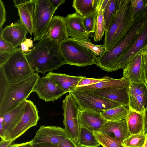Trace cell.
<instances>
[{
	"mask_svg": "<svg viewBox=\"0 0 147 147\" xmlns=\"http://www.w3.org/2000/svg\"><path fill=\"white\" fill-rule=\"evenodd\" d=\"M59 44L44 36L28 53L25 54L34 72L44 75L67 64L61 57Z\"/></svg>",
	"mask_w": 147,
	"mask_h": 147,
	"instance_id": "6da1fadb",
	"label": "cell"
},
{
	"mask_svg": "<svg viewBox=\"0 0 147 147\" xmlns=\"http://www.w3.org/2000/svg\"><path fill=\"white\" fill-rule=\"evenodd\" d=\"M134 22L126 36L114 47L97 57L95 64L108 72L117 71L120 59L135 41L147 23V6L135 16Z\"/></svg>",
	"mask_w": 147,
	"mask_h": 147,
	"instance_id": "7a4b0ae2",
	"label": "cell"
},
{
	"mask_svg": "<svg viewBox=\"0 0 147 147\" xmlns=\"http://www.w3.org/2000/svg\"><path fill=\"white\" fill-rule=\"evenodd\" d=\"M40 78L34 72L19 82L9 83L0 71V113L13 109L27 100Z\"/></svg>",
	"mask_w": 147,
	"mask_h": 147,
	"instance_id": "3957f363",
	"label": "cell"
},
{
	"mask_svg": "<svg viewBox=\"0 0 147 147\" xmlns=\"http://www.w3.org/2000/svg\"><path fill=\"white\" fill-rule=\"evenodd\" d=\"M131 0H116L115 14L108 31L105 33L104 45L110 50L123 39L135 21Z\"/></svg>",
	"mask_w": 147,
	"mask_h": 147,
	"instance_id": "277c9868",
	"label": "cell"
},
{
	"mask_svg": "<svg viewBox=\"0 0 147 147\" xmlns=\"http://www.w3.org/2000/svg\"><path fill=\"white\" fill-rule=\"evenodd\" d=\"M0 71L9 83L19 82L35 72L25 53L18 48L11 54L7 61L0 66Z\"/></svg>",
	"mask_w": 147,
	"mask_h": 147,
	"instance_id": "5b68a950",
	"label": "cell"
},
{
	"mask_svg": "<svg viewBox=\"0 0 147 147\" xmlns=\"http://www.w3.org/2000/svg\"><path fill=\"white\" fill-rule=\"evenodd\" d=\"M59 51L62 59L67 64L78 67L95 64L97 58L91 51L71 38L60 43Z\"/></svg>",
	"mask_w": 147,
	"mask_h": 147,
	"instance_id": "8992f818",
	"label": "cell"
},
{
	"mask_svg": "<svg viewBox=\"0 0 147 147\" xmlns=\"http://www.w3.org/2000/svg\"><path fill=\"white\" fill-rule=\"evenodd\" d=\"M34 5L33 17L34 41H38L44 36L57 9L50 0H32Z\"/></svg>",
	"mask_w": 147,
	"mask_h": 147,
	"instance_id": "52a82bcc",
	"label": "cell"
},
{
	"mask_svg": "<svg viewBox=\"0 0 147 147\" xmlns=\"http://www.w3.org/2000/svg\"><path fill=\"white\" fill-rule=\"evenodd\" d=\"M70 93L80 109L101 112L122 105L89 91L75 90Z\"/></svg>",
	"mask_w": 147,
	"mask_h": 147,
	"instance_id": "ba28073f",
	"label": "cell"
},
{
	"mask_svg": "<svg viewBox=\"0 0 147 147\" xmlns=\"http://www.w3.org/2000/svg\"><path fill=\"white\" fill-rule=\"evenodd\" d=\"M62 107L64 129L68 136L77 145L79 131L78 114L80 108L70 93L63 101Z\"/></svg>",
	"mask_w": 147,
	"mask_h": 147,
	"instance_id": "9c48e42d",
	"label": "cell"
},
{
	"mask_svg": "<svg viewBox=\"0 0 147 147\" xmlns=\"http://www.w3.org/2000/svg\"><path fill=\"white\" fill-rule=\"evenodd\" d=\"M39 118L36 105L32 101L26 100L24 112L22 117L5 139L14 141L30 128L36 126Z\"/></svg>",
	"mask_w": 147,
	"mask_h": 147,
	"instance_id": "30bf717a",
	"label": "cell"
},
{
	"mask_svg": "<svg viewBox=\"0 0 147 147\" xmlns=\"http://www.w3.org/2000/svg\"><path fill=\"white\" fill-rule=\"evenodd\" d=\"M39 98L46 102L58 99L66 93L50 78L46 76L40 78L33 90Z\"/></svg>",
	"mask_w": 147,
	"mask_h": 147,
	"instance_id": "8fae6325",
	"label": "cell"
},
{
	"mask_svg": "<svg viewBox=\"0 0 147 147\" xmlns=\"http://www.w3.org/2000/svg\"><path fill=\"white\" fill-rule=\"evenodd\" d=\"M68 136L65 129L59 126H40L33 138V144L49 143L59 145Z\"/></svg>",
	"mask_w": 147,
	"mask_h": 147,
	"instance_id": "7c38bea8",
	"label": "cell"
},
{
	"mask_svg": "<svg viewBox=\"0 0 147 147\" xmlns=\"http://www.w3.org/2000/svg\"><path fill=\"white\" fill-rule=\"evenodd\" d=\"M129 108L139 113L147 109V85L145 83H130L127 87Z\"/></svg>",
	"mask_w": 147,
	"mask_h": 147,
	"instance_id": "4fadbf2b",
	"label": "cell"
},
{
	"mask_svg": "<svg viewBox=\"0 0 147 147\" xmlns=\"http://www.w3.org/2000/svg\"><path fill=\"white\" fill-rule=\"evenodd\" d=\"M142 52L130 60L123 69L122 77L130 83L146 84Z\"/></svg>",
	"mask_w": 147,
	"mask_h": 147,
	"instance_id": "5bb4252c",
	"label": "cell"
},
{
	"mask_svg": "<svg viewBox=\"0 0 147 147\" xmlns=\"http://www.w3.org/2000/svg\"><path fill=\"white\" fill-rule=\"evenodd\" d=\"M28 32L20 20L6 26L4 29L0 28V36L15 48L20 45L24 41Z\"/></svg>",
	"mask_w": 147,
	"mask_h": 147,
	"instance_id": "9a60e30c",
	"label": "cell"
},
{
	"mask_svg": "<svg viewBox=\"0 0 147 147\" xmlns=\"http://www.w3.org/2000/svg\"><path fill=\"white\" fill-rule=\"evenodd\" d=\"M50 39L60 43L69 38L65 17L54 16L45 34Z\"/></svg>",
	"mask_w": 147,
	"mask_h": 147,
	"instance_id": "2e32d148",
	"label": "cell"
},
{
	"mask_svg": "<svg viewBox=\"0 0 147 147\" xmlns=\"http://www.w3.org/2000/svg\"><path fill=\"white\" fill-rule=\"evenodd\" d=\"M78 118L79 127H84L93 132H97L107 121L100 112L80 109L78 112Z\"/></svg>",
	"mask_w": 147,
	"mask_h": 147,
	"instance_id": "e0dca14e",
	"label": "cell"
},
{
	"mask_svg": "<svg viewBox=\"0 0 147 147\" xmlns=\"http://www.w3.org/2000/svg\"><path fill=\"white\" fill-rule=\"evenodd\" d=\"M68 35L74 39H84L88 38L90 34L86 30L83 17L75 12L65 17Z\"/></svg>",
	"mask_w": 147,
	"mask_h": 147,
	"instance_id": "ac0fdd59",
	"label": "cell"
},
{
	"mask_svg": "<svg viewBox=\"0 0 147 147\" xmlns=\"http://www.w3.org/2000/svg\"><path fill=\"white\" fill-rule=\"evenodd\" d=\"M97 132L122 141L130 135L126 119L118 121H107Z\"/></svg>",
	"mask_w": 147,
	"mask_h": 147,
	"instance_id": "d6986e66",
	"label": "cell"
},
{
	"mask_svg": "<svg viewBox=\"0 0 147 147\" xmlns=\"http://www.w3.org/2000/svg\"><path fill=\"white\" fill-rule=\"evenodd\" d=\"M147 46V23L132 45L120 59L117 67V70L123 69L126 64Z\"/></svg>",
	"mask_w": 147,
	"mask_h": 147,
	"instance_id": "ffe728a7",
	"label": "cell"
},
{
	"mask_svg": "<svg viewBox=\"0 0 147 147\" xmlns=\"http://www.w3.org/2000/svg\"><path fill=\"white\" fill-rule=\"evenodd\" d=\"M26 100L13 109L5 113H0V125L4 128L5 138L22 117L24 112Z\"/></svg>",
	"mask_w": 147,
	"mask_h": 147,
	"instance_id": "44dd1931",
	"label": "cell"
},
{
	"mask_svg": "<svg viewBox=\"0 0 147 147\" xmlns=\"http://www.w3.org/2000/svg\"><path fill=\"white\" fill-rule=\"evenodd\" d=\"M105 77V79L103 81L91 85L77 88L76 90L88 91L121 88L128 87L130 84L128 80L123 77L118 79L107 76Z\"/></svg>",
	"mask_w": 147,
	"mask_h": 147,
	"instance_id": "7402d4cb",
	"label": "cell"
},
{
	"mask_svg": "<svg viewBox=\"0 0 147 147\" xmlns=\"http://www.w3.org/2000/svg\"><path fill=\"white\" fill-rule=\"evenodd\" d=\"M46 76L50 78L66 93L76 90L84 76H76L49 72Z\"/></svg>",
	"mask_w": 147,
	"mask_h": 147,
	"instance_id": "603a6c76",
	"label": "cell"
},
{
	"mask_svg": "<svg viewBox=\"0 0 147 147\" xmlns=\"http://www.w3.org/2000/svg\"><path fill=\"white\" fill-rule=\"evenodd\" d=\"M127 87L88 91L99 96L129 107V98Z\"/></svg>",
	"mask_w": 147,
	"mask_h": 147,
	"instance_id": "cb8c5ba5",
	"label": "cell"
},
{
	"mask_svg": "<svg viewBox=\"0 0 147 147\" xmlns=\"http://www.w3.org/2000/svg\"><path fill=\"white\" fill-rule=\"evenodd\" d=\"M129 109L126 119L130 135L145 133L146 111L139 113Z\"/></svg>",
	"mask_w": 147,
	"mask_h": 147,
	"instance_id": "d4e9b609",
	"label": "cell"
},
{
	"mask_svg": "<svg viewBox=\"0 0 147 147\" xmlns=\"http://www.w3.org/2000/svg\"><path fill=\"white\" fill-rule=\"evenodd\" d=\"M32 0L16 6L20 20L28 32L32 35L34 34L33 17L34 10Z\"/></svg>",
	"mask_w": 147,
	"mask_h": 147,
	"instance_id": "484cf974",
	"label": "cell"
},
{
	"mask_svg": "<svg viewBox=\"0 0 147 147\" xmlns=\"http://www.w3.org/2000/svg\"><path fill=\"white\" fill-rule=\"evenodd\" d=\"M98 0H74L72 6L76 12L83 18L97 10Z\"/></svg>",
	"mask_w": 147,
	"mask_h": 147,
	"instance_id": "4316f807",
	"label": "cell"
},
{
	"mask_svg": "<svg viewBox=\"0 0 147 147\" xmlns=\"http://www.w3.org/2000/svg\"><path fill=\"white\" fill-rule=\"evenodd\" d=\"M77 145L78 147H99L100 144L93 132L80 127Z\"/></svg>",
	"mask_w": 147,
	"mask_h": 147,
	"instance_id": "83f0119b",
	"label": "cell"
},
{
	"mask_svg": "<svg viewBox=\"0 0 147 147\" xmlns=\"http://www.w3.org/2000/svg\"><path fill=\"white\" fill-rule=\"evenodd\" d=\"M121 105L111 108L100 112L103 117L107 121H118L125 119L128 114L129 109Z\"/></svg>",
	"mask_w": 147,
	"mask_h": 147,
	"instance_id": "f1b7e54d",
	"label": "cell"
},
{
	"mask_svg": "<svg viewBox=\"0 0 147 147\" xmlns=\"http://www.w3.org/2000/svg\"><path fill=\"white\" fill-rule=\"evenodd\" d=\"M101 3L102 0H98V15L94 38V41L96 42L102 39L105 32V22Z\"/></svg>",
	"mask_w": 147,
	"mask_h": 147,
	"instance_id": "f546056e",
	"label": "cell"
},
{
	"mask_svg": "<svg viewBox=\"0 0 147 147\" xmlns=\"http://www.w3.org/2000/svg\"><path fill=\"white\" fill-rule=\"evenodd\" d=\"M96 138L103 147H124L123 141L119 140L106 134L98 132H93Z\"/></svg>",
	"mask_w": 147,
	"mask_h": 147,
	"instance_id": "4dcf8cb0",
	"label": "cell"
},
{
	"mask_svg": "<svg viewBox=\"0 0 147 147\" xmlns=\"http://www.w3.org/2000/svg\"><path fill=\"white\" fill-rule=\"evenodd\" d=\"M116 0H109L104 10L105 32L108 30L114 16L116 9Z\"/></svg>",
	"mask_w": 147,
	"mask_h": 147,
	"instance_id": "1f68e13d",
	"label": "cell"
},
{
	"mask_svg": "<svg viewBox=\"0 0 147 147\" xmlns=\"http://www.w3.org/2000/svg\"><path fill=\"white\" fill-rule=\"evenodd\" d=\"M71 38L80 45L91 51L97 56H102L106 51L105 45H97L94 44L92 42L89 38L82 40Z\"/></svg>",
	"mask_w": 147,
	"mask_h": 147,
	"instance_id": "d6a6232c",
	"label": "cell"
},
{
	"mask_svg": "<svg viewBox=\"0 0 147 147\" xmlns=\"http://www.w3.org/2000/svg\"><path fill=\"white\" fill-rule=\"evenodd\" d=\"M145 139V133L130 135L123 142L124 147H143Z\"/></svg>",
	"mask_w": 147,
	"mask_h": 147,
	"instance_id": "836d02e7",
	"label": "cell"
},
{
	"mask_svg": "<svg viewBox=\"0 0 147 147\" xmlns=\"http://www.w3.org/2000/svg\"><path fill=\"white\" fill-rule=\"evenodd\" d=\"M98 15V10L83 18L84 26L87 32L90 34L95 32Z\"/></svg>",
	"mask_w": 147,
	"mask_h": 147,
	"instance_id": "e575fe53",
	"label": "cell"
},
{
	"mask_svg": "<svg viewBox=\"0 0 147 147\" xmlns=\"http://www.w3.org/2000/svg\"><path fill=\"white\" fill-rule=\"evenodd\" d=\"M146 0H131V7L135 17L146 8Z\"/></svg>",
	"mask_w": 147,
	"mask_h": 147,
	"instance_id": "d590c367",
	"label": "cell"
},
{
	"mask_svg": "<svg viewBox=\"0 0 147 147\" xmlns=\"http://www.w3.org/2000/svg\"><path fill=\"white\" fill-rule=\"evenodd\" d=\"M105 79V76L102 78H86L84 77L81 79L78 83L77 88L91 85L104 80Z\"/></svg>",
	"mask_w": 147,
	"mask_h": 147,
	"instance_id": "8d00e7d4",
	"label": "cell"
},
{
	"mask_svg": "<svg viewBox=\"0 0 147 147\" xmlns=\"http://www.w3.org/2000/svg\"><path fill=\"white\" fill-rule=\"evenodd\" d=\"M17 48L14 47L11 44L4 40L0 36V51L11 53Z\"/></svg>",
	"mask_w": 147,
	"mask_h": 147,
	"instance_id": "74e56055",
	"label": "cell"
},
{
	"mask_svg": "<svg viewBox=\"0 0 147 147\" xmlns=\"http://www.w3.org/2000/svg\"><path fill=\"white\" fill-rule=\"evenodd\" d=\"M20 46L21 51L25 54L27 53L30 50L29 48L33 46V41L31 39L26 38Z\"/></svg>",
	"mask_w": 147,
	"mask_h": 147,
	"instance_id": "f35d334b",
	"label": "cell"
},
{
	"mask_svg": "<svg viewBox=\"0 0 147 147\" xmlns=\"http://www.w3.org/2000/svg\"><path fill=\"white\" fill-rule=\"evenodd\" d=\"M60 147H78L74 142L68 136L59 145Z\"/></svg>",
	"mask_w": 147,
	"mask_h": 147,
	"instance_id": "ab89813d",
	"label": "cell"
},
{
	"mask_svg": "<svg viewBox=\"0 0 147 147\" xmlns=\"http://www.w3.org/2000/svg\"><path fill=\"white\" fill-rule=\"evenodd\" d=\"M6 11L4 3L0 0V28H2L6 20Z\"/></svg>",
	"mask_w": 147,
	"mask_h": 147,
	"instance_id": "60d3db41",
	"label": "cell"
},
{
	"mask_svg": "<svg viewBox=\"0 0 147 147\" xmlns=\"http://www.w3.org/2000/svg\"><path fill=\"white\" fill-rule=\"evenodd\" d=\"M8 147H34L32 140L30 141L19 144H11Z\"/></svg>",
	"mask_w": 147,
	"mask_h": 147,
	"instance_id": "b9f144b4",
	"label": "cell"
},
{
	"mask_svg": "<svg viewBox=\"0 0 147 147\" xmlns=\"http://www.w3.org/2000/svg\"><path fill=\"white\" fill-rule=\"evenodd\" d=\"M12 53L0 51V66L7 61Z\"/></svg>",
	"mask_w": 147,
	"mask_h": 147,
	"instance_id": "7bdbcfd3",
	"label": "cell"
},
{
	"mask_svg": "<svg viewBox=\"0 0 147 147\" xmlns=\"http://www.w3.org/2000/svg\"><path fill=\"white\" fill-rule=\"evenodd\" d=\"M34 147H60L58 145L49 143H43L34 144Z\"/></svg>",
	"mask_w": 147,
	"mask_h": 147,
	"instance_id": "ee69618b",
	"label": "cell"
},
{
	"mask_svg": "<svg viewBox=\"0 0 147 147\" xmlns=\"http://www.w3.org/2000/svg\"><path fill=\"white\" fill-rule=\"evenodd\" d=\"M13 142L10 140L1 139L0 142V147H8L12 144Z\"/></svg>",
	"mask_w": 147,
	"mask_h": 147,
	"instance_id": "f6af8a7d",
	"label": "cell"
},
{
	"mask_svg": "<svg viewBox=\"0 0 147 147\" xmlns=\"http://www.w3.org/2000/svg\"><path fill=\"white\" fill-rule=\"evenodd\" d=\"M50 1L54 7L57 9L60 5L65 2V0H50Z\"/></svg>",
	"mask_w": 147,
	"mask_h": 147,
	"instance_id": "bcb514c9",
	"label": "cell"
},
{
	"mask_svg": "<svg viewBox=\"0 0 147 147\" xmlns=\"http://www.w3.org/2000/svg\"><path fill=\"white\" fill-rule=\"evenodd\" d=\"M29 0H14L13 3L15 7L22 4L27 2Z\"/></svg>",
	"mask_w": 147,
	"mask_h": 147,
	"instance_id": "7dc6e473",
	"label": "cell"
},
{
	"mask_svg": "<svg viewBox=\"0 0 147 147\" xmlns=\"http://www.w3.org/2000/svg\"><path fill=\"white\" fill-rule=\"evenodd\" d=\"M142 53L143 59L147 62V46L142 51Z\"/></svg>",
	"mask_w": 147,
	"mask_h": 147,
	"instance_id": "c3c4849f",
	"label": "cell"
},
{
	"mask_svg": "<svg viewBox=\"0 0 147 147\" xmlns=\"http://www.w3.org/2000/svg\"><path fill=\"white\" fill-rule=\"evenodd\" d=\"M142 59L143 62L145 78L146 81V84L147 85V62L143 59L142 57Z\"/></svg>",
	"mask_w": 147,
	"mask_h": 147,
	"instance_id": "681fc988",
	"label": "cell"
},
{
	"mask_svg": "<svg viewBox=\"0 0 147 147\" xmlns=\"http://www.w3.org/2000/svg\"><path fill=\"white\" fill-rule=\"evenodd\" d=\"M147 131V109L145 113V133Z\"/></svg>",
	"mask_w": 147,
	"mask_h": 147,
	"instance_id": "f907efd6",
	"label": "cell"
},
{
	"mask_svg": "<svg viewBox=\"0 0 147 147\" xmlns=\"http://www.w3.org/2000/svg\"><path fill=\"white\" fill-rule=\"evenodd\" d=\"M145 139L143 147H147V131L145 133Z\"/></svg>",
	"mask_w": 147,
	"mask_h": 147,
	"instance_id": "816d5d0a",
	"label": "cell"
},
{
	"mask_svg": "<svg viewBox=\"0 0 147 147\" xmlns=\"http://www.w3.org/2000/svg\"><path fill=\"white\" fill-rule=\"evenodd\" d=\"M145 6L146 7L147 6V0H146V4H145Z\"/></svg>",
	"mask_w": 147,
	"mask_h": 147,
	"instance_id": "f5cc1de1",
	"label": "cell"
}]
</instances>
